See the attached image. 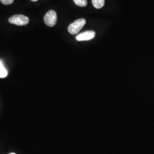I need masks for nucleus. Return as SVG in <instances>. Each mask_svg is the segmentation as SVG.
<instances>
[{
    "instance_id": "obj_9",
    "label": "nucleus",
    "mask_w": 154,
    "mask_h": 154,
    "mask_svg": "<svg viewBox=\"0 0 154 154\" xmlns=\"http://www.w3.org/2000/svg\"><path fill=\"white\" fill-rule=\"evenodd\" d=\"M31 1H34V2H35V1H37L38 0H31Z\"/></svg>"
},
{
    "instance_id": "obj_4",
    "label": "nucleus",
    "mask_w": 154,
    "mask_h": 154,
    "mask_svg": "<svg viewBox=\"0 0 154 154\" xmlns=\"http://www.w3.org/2000/svg\"><path fill=\"white\" fill-rule=\"evenodd\" d=\"M95 36V33L94 31H86L83 33L78 34L76 39L78 41H88L93 39Z\"/></svg>"
},
{
    "instance_id": "obj_7",
    "label": "nucleus",
    "mask_w": 154,
    "mask_h": 154,
    "mask_svg": "<svg viewBox=\"0 0 154 154\" xmlns=\"http://www.w3.org/2000/svg\"><path fill=\"white\" fill-rule=\"evenodd\" d=\"M73 1L75 2V4L79 6L85 7L88 4L87 0H73Z\"/></svg>"
},
{
    "instance_id": "obj_6",
    "label": "nucleus",
    "mask_w": 154,
    "mask_h": 154,
    "mask_svg": "<svg viewBox=\"0 0 154 154\" xmlns=\"http://www.w3.org/2000/svg\"><path fill=\"white\" fill-rule=\"evenodd\" d=\"M8 75V71L4 66L2 61L0 60V78H4Z\"/></svg>"
},
{
    "instance_id": "obj_3",
    "label": "nucleus",
    "mask_w": 154,
    "mask_h": 154,
    "mask_svg": "<svg viewBox=\"0 0 154 154\" xmlns=\"http://www.w3.org/2000/svg\"><path fill=\"white\" fill-rule=\"evenodd\" d=\"M57 13L53 10L49 11L44 16L45 23L47 26L50 27L54 26L57 23Z\"/></svg>"
},
{
    "instance_id": "obj_5",
    "label": "nucleus",
    "mask_w": 154,
    "mask_h": 154,
    "mask_svg": "<svg viewBox=\"0 0 154 154\" xmlns=\"http://www.w3.org/2000/svg\"><path fill=\"white\" fill-rule=\"evenodd\" d=\"M94 7L96 9H100L105 5V0H92Z\"/></svg>"
},
{
    "instance_id": "obj_8",
    "label": "nucleus",
    "mask_w": 154,
    "mask_h": 154,
    "mask_svg": "<svg viewBox=\"0 0 154 154\" xmlns=\"http://www.w3.org/2000/svg\"><path fill=\"white\" fill-rule=\"evenodd\" d=\"M0 2L4 5H11L14 2V0H0Z\"/></svg>"
},
{
    "instance_id": "obj_10",
    "label": "nucleus",
    "mask_w": 154,
    "mask_h": 154,
    "mask_svg": "<svg viewBox=\"0 0 154 154\" xmlns=\"http://www.w3.org/2000/svg\"><path fill=\"white\" fill-rule=\"evenodd\" d=\"M14 154V153H11V154Z\"/></svg>"
},
{
    "instance_id": "obj_2",
    "label": "nucleus",
    "mask_w": 154,
    "mask_h": 154,
    "mask_svg": "<svg viewBox=\"0 0 154 154\" xmlns=\"http://www.w3.org/2000/svg\"><path fill=\"white\" fill-rule=\"evenodd\" d=\"M9 22L11 24H14L18 26H24L29 23V18L24 15L17 14L9 18Z\"/></svg>"
},
{
    "instance_id": "obj_1",
    "label": "nucleus",
    "mask_w": 154,
    "mask_h": 154,
    "mask_svg": "<svg viewBox=\"0 0 154 154\" xmlns=\"http://www.w3.org/2000/svg\"><path fill=\"white\" fill-rule=\"evenodd\" d=\"M86 23V21L84 18L78 19L71 23L68 27V32L71 34H76L78 33Z\"/></svg>"
}]
</instances>
